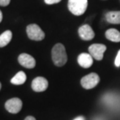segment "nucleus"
<instances>
[{
	"instance_id": "4468645a",
	"label": "nucleus",
	"mask_w": 120,
	"mask_h": 120,
	"mask_svg": "<svg viewBox=\"0 0 120 120\" xmlns=\"http://www.w3.org/2000/svg\"><path fill=\"white\" fill-rule=\"evenodd\" d=\"M13 34L10 30H6L0 35V48L6 46L10 42Z\"/></svg>"
},
{
	"instance_id": "f8f14e48",
	"label": "nucleus",
	"mask_w": 120,
	"mask_h": 120,
	"mask_svg": "<svg viewBox=\"0 0 120 120\" xmlns=\"http://www.w3.org/2000/svg\"><path fill=\"white\" fill-rule=\"evenodd\" d=\"M105 37L113 42H120V32L114 28L108 30L105 32Z\"/></svg>"
},
{
	"instance_id": "0eeeda50",
	"label": "nucleus",
	"mask_w": 120,
	"mask_h": 120,
	"mask_svg": "<svg viewBox=\"0 0 120 120\" xmlns=\"http://www.w3.org/2000/svg\"><path fill=\"white\" fill-rule=\"evenodd\" d=\"M49 82L45 77L42 76H38L34 78L31 83V87L36 92H42L48 88Z\"/></svg>"
},
{
	"instance_id": "f257e3e1",
	"label": "nucleus",
	"mask_w": 120,
	"mask_h": 120,
	"mask_svg": "<svg viewBox=\"0 0 120 120\" xmlns=\"http://www.w3.org/2000/svg\"><path fill=\"white\" fill-rule=\"evenodd\" d=\"M52 58L54 64L57 66H62L67 62V55L64 45L58 43L52 50Z\"/></svg>"
},
{
	"instance_id": "f3484780",
	"label": "nucleus",
	"mask_w": 120,
	"mask_h": 120,
	"mask_svg": "<svg viewBox=\"0 0 120 120\" xmlns=\"http://www.w3.org/2000/svg\"><path fill=\"white\" fill-rule=\"evenodd\" d=\"M9 3H10V0H0L1 6H7Z\"/></svg>"
},
{
	"instance_id": "6ab92c4d",
	"label": "nucleus",
	"mask_w": 120,
	"mask_h": 120,
	"mask_svg": "<svg viewBox=\"0 0 120 120\" xmlns=\"http://www.w3.org/2000/svg\"><path fill=\"white\" fill-rule=\"evenodd\" d=\"M73 120H85L84 117L83 116H79V117H76V119H74Z\"/></svg>"
},
{
	"instance_id": "20e7f679",
	"label": "nucleus",
	"mask_w": 120,
	"mask_h": 120,
	"mask_svg": "<svg viewBox=\"0 0 120 120\" xmlns=\"http://www.w3.org/2000/svg\"><path fill=\"white\" fill-rule=\"evenodd\" d=\"M100 81V77L97 73H91L88 75L83 76L81 79V85L83 88L87 90L92 89L98 85Z\"/></svg>"
},
{
	"instance_id": "f03ea898",
	"label": "nucleus",
	"mask_w": 120,
	"mask_h": 120,
	"mask_svg": "<svg viewBox=\"0 0 120 120\" xmlns=\"http://www.w3.org/2000/svg\"><path fill=\"white\" fill-rule=\"evenodd\" d=\"M68 8L73 15L80 16L87 10V0H69Z\"/></svg>"
},
{
	"instance_id": "6e6552de",
	"label": "nucleus",
	"mask_w": 120,
	"mask_h": 120,
	"mask_svg": "<svg viewBox=\"0 0 120 120\" xmlns=\"http://www.w3.org/2000/svg\"><path fill=\"white\" fill-rule=\"evenodd\" d=\"M18 62L21 66L27 69L34 68L36 65V61L34 59V57L27 53L20 54L18 57Z\"/></svg>"
},
{
	"instance_id": "7ed1b4c3",
	"label": "nucleus",
	"mask_w": 120,
	"mask_h": 120,
	"mask_svg": "<svg viewBox=\"0 0 120 120\" xmlns=\"http://www.w3.org/2000/svg\"><path fill=\"white\" fill-rule=\"evenodd\" d=\"M27 34L28 38L34 41H41L45 38V34L41 27L37 24H30L27 27Z\"/></svg>"
},
{
	"instance_id": "9d476101",
	"label": "nucleus",
	"mask_w": 120,
	"mask_h": 120,
	"mask_svg": "<svg viewBox=\"0 0 120 120\" xmlns=\"http://www.w3.org/2000/svg\"><path fill=\"white\" fill-rule=\"evenodd\" d=\"M79 65L83 68L87 69L92 66L93 64V57L90 54L82 53L78 56L77 59Z\"/></svg>"
},
{
	"instance_id": "412c9836",
	"label": "nucleus",
	"mask_w": 120,
	"mask_h": 120,
	"mask_svg": "<svg viewBox=\"0 0 120 120\" xmlns=\"http://www.w3.org/2000/svg\"><path fill=\"white\" fill-rule=\"evenodd\" d=\"M1 87H2V84H1V83H0V90H1Z\"/></svg>"
},
{
	"instance_id": "aec40b11",
	"label": "nucleus",
	"mask_w": 120,
	"mask_h": 120,
	"mask_svg": "<svg viewBox=\"0 0 120 120\" xmlns=\"http://www.w3.org/2000/svg\"><path fill=\"white\" fill-rule=\"evenodd\" d=\"M2 11L0 10V23L2 22Z\"/></svg>"
},
{
	"instance_id": "ddd939ff",
	"label": "nucleus",
	"mask_w": 120,
	"mask_h": 120,
	"mask_svg": "<svg viewBox=\"0 0 120 120\" xmlns=\"http://www.w3.org/2000/svg\"><path fill=\"white\" fill-rule=\"evenodd\" d=\"M26 80H27L26 73L23 71H20L11 79V83L15 85H21L25 83Z\"/></svg>"
},
{
	"instance_id": "a211bd4d",
	"label": "nucleus",
	"mask_w": 120,
	"mask_h": 120,
	"mask_svg": "<svg viewBox=\"0 0 120 120\" xmlns=\"http://www.w3.org/2000/svg\"><path fill=\"white\" fill-rule=\"evenodd\" d=\"M24 120H36V119L34 117H33V116H27Z\"/></svg>"
},
{
	"instance_id": "423d86ee",
	"label": "nucleus",
	"mask_w": 120,
	"mask_h": 120,
	"mask_svg": "<svg viewBox=\"0 0 120 120\" xmlns=\"http://www.w3.org/2000/svg\"><path fill=\"white\" fill-rule=\"evenodd\" d=\"M23 106V103L20 98H13L6 101L5 104V108L9 113L16 114L20 111Z\"/></svg>"
},
{
	"instance_id": "2eb2a0df",
	"label": "nucleus",
	"mask_w": 120,
	"mask_h": 120,
	"mask_svg": "<svg viewBox=\"0 0 120 120\" xmlns=\"http://www.w3.org/2000/svg\"><path fill=\"white\" fill-rule=\"evenodd\" d=\"M115 65H116V67H120V50L118 52L116 60H115Z\"/></svg>"
},
{
	"instance_id": "dca6fc26",
	"label": "nucleus",
	"mask_w": 120,
	"mask_h": 120,
	"mask_svg": "<svg viewBox=\"0 0 120 120\" xmlns=\"http://www.w3.org/2000/svg\"><path fill=\"white\" fill-rule=\"evenodd\" d=\"M45 3L48 5H52V4H56L58 2H61V0H45Z\"/></svg>"
},
{
	"instance_id": "9b49d317",
	"label": "nucleus",
	"mask_w": 120,
	"mask_h": 120,
	"mask_svg": "<svg viewBox=\"0 0 120 120\" xmlns=\"http://www.w3.org/2000/svg\"><path fill=\"white\" fill-rule=\"evenodd\" d=\"M106 20L110 23L120 24V11L109 12L105 15Z\"/></svg>"
},
{
	"instance_id": "1a4fd4ad",
	"label": "nucleus",
	"mask_w": 120,
	"mask_h": 120,
	"mask_svg": "<svg viewBox=\"0 0 120 120\" xmlns=\"http://www.w3.org/2000/svg\"><path fill=\"white\" fill-rule=\"evenodd\" d=\"M79 35H80V38L84 41H90L92 40L94 38V32L90 27V26L85 24L83 25L79 28L78 30Z\"/></svg>"
},
{
	"instance_id": "39448f33",
	"label": "nucleus",
	"mask_w": 120,
	"mask_h": 120,
	"mask_svg": "<svg viewBox=\"0 0 120 120\" xmlns=\"http://www.w3.org/2000/svg\"><path fill=\"white\" fill-rule=\"evenodd\" d=\"M106 46L102 44H93L88 49L89 53L96 60H101L104 56L105 52L106 51Z\"/></svg>"
}]
</instances>
